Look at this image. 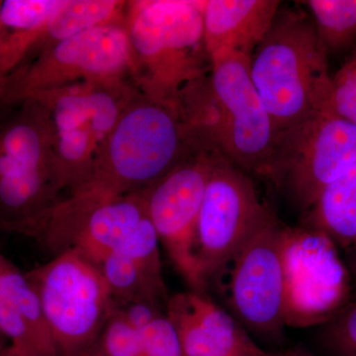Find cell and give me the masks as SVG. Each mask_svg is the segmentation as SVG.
Masks as SVG:
<instances>
[{"label":"cell","mask_w":356,"mask_h":356,"mask_svg":"<svg viewBox=\"0 0 356 356\" xmlns=\"http://www.w3.org/2000/svg\"><path fill=\"white\" fill-rule=\"evenodd\" d=\"M129 76L133 79L132 53L122 19L35 51L0 83V104L83 81H128Z\"/></svg>","instance_id":"cell-9"},{"label":"cell","mask_w":356,"mask_h":356,"mask_svg":"<svg viewBox=\"0 0 356 356\" xmlns=\"http://www.w3.org/2000/svg\"><path fill=\"white\" fill-rule=\"evenodd\" d=\"M2 334H0V355H1L2 351L6 350V346H4L3 341L1 339Z\"/></svg>","instance_id":"cell-30"},{"label":"cell","mask_w":356,"mask_h":356,"mask_svg":"<svg viewBox=\"0 0 356 356\" xmlns=\"http://www.w3.org/2000/svg\"><path fill=\"white\" fill-rule=\"evenodd\" d=\"M41 302L56 356H88L114 311L99 268L69 248L26 274Z\"/></svg>","instance_id":"cell-7"},{"label":"cell","mask_w":356,"mask_h":356,"mask_svg":"<svg viewBox=\"0 0 356 356\" xmlns=\"http://www.w3.org/2000/svg\"><path fill=\"white\" fill-rule=\"evenodd\" d=\"M283 227L270 211L218 273H229L227 297L234 317L267 339H277L285 327Z\"/></svg>","instance_id":"cell-10"},{"label":"cell","mask_w":356,"mask_h":356,"mask_svg":"<svg viewBox=\"0 0 356 356\" xmlns=\"http://www.w3.org/2000/svg\"><path fill=\"white\" fill-rule=\"evenodd\" d=\"M0 299L24 320L41 348L56 356L41 302L27 275L0 252Z\"/></svg>","instance_id":"cell-19"},{"label":"cell","mask_w":356,"mask_h":356,"mask_svg":"<svg viewBox=\"0 0 356 356\" xmlns=\"http://www.w3.org/2000/svg\"><path fill=\"white\" fill-rule=\"evenodd\" d=\"M266 356H317V355H314V353H310V351L305 350V348H291V350L282 351V353H266Z\"/></svg>","instance_id":"cell-28"},{"label":"cell","mask_w":356,"mask_h":356,"mask_svg":"<svg viewBox=\"0 0 356 356\" xmlns=\"http://www.w3.org/2000/svg\"><path fill=\"white\" fill-rule=\"evenodd\" d=\"M270 211L248 173L215 154L196 229V257L208 286Z\"/></svg>","instance_id":"cell-11"},{"label":"cell","mask_w":356,"mask_h":356,"mask_svg":"<svg viewBox=\"0 0 356 356\" xmlns=\"http://www.w3.org/2000/svg\"><path fill=\"white\" fill-rule=\"evenodd\" d=\"M327 105L337 116L356 126V47L331 76Z\"/></svg>","instance_id":"cell-24"},{"label":"cell","mask_w":356,"mask_h":356,"mask_svg":"<svg viewBox=\"0 0 356 356\" xmlns=\"http://www.w3.org/2000/svg\"><path fill=\"white\" fill-rule=\"evenodd\" d=\"M281 4L278 0H206L204 40L211 62L231 54L250 57Z\"/></svg>","instance_id":"cell-15"},{"label":"cell","mask_w":356,"mask_h":356,"mask_svg":"<svg viewBox=\"0 0 356 356\" xmlns=\"http://www.w3.org/2000/svg\"><path fill=\"white\" fill-rule=\"evenodd\" d=\"M334 247L310 227H283L285 325L309 327L343 309L348 283Z\"/></svg>","instance_id":"cell-12"},{"label":"cell","mask_w":356,"mask_h":356,"mask_svg":"<svg viewBox=\"0 0 356 356\" xmlns=\"http://www.w3.org/2000/svg\"><path fill=\"white\" fill-rule=\"evenodd\" d=\"M0 2H1V1H0Z\"/></svg>","instance_id":"cell-33"},{"label":"cell","mask_w":356,"mask_h":356,"mask_svg":"<svg viewBox=\"0 0 356 356\" xmlns=\"http://www.w3.org/2000/svg\"><path fill=\"white\" fill-rule=\"evenodd\" d=\"M88 356H144L140 332L114 309Z\"/></svg>","instance_id":"cell-22"},{"label":"cell","mask_w":356,"mask_h":356,"mask_svg":"<svg viewBox=\"0 0 356 356\" xmlns=\"http://www.w3.org/2000/svg\"><path fill=\"white\" fill-rule=\"evenodd\" d=\"M58 4V0L0 2V83L37 48Z\"/></svg>","instance_id":"cell-16"},{"label":"cell","mask_w":356,"mask_h":356,"mask_svg":"<svg viewBox=\"0 0 356 356\" xmlns=\"http://www.w3.org/2000/svg\"><path fill=\"white\" fill-rule=\"evenodd\" d=\"M298 3L310 14L327 57L355 48L356 0H306Z\"/></svg>","instance_id":"cell-21"},{"label":"cell","mask_w":356,"mask_h":356,"mask_svg":"<svg viewBox=\"0 0 356 356\" xmlns=\"http://www.w3.org/2000/svg\"><path fill=\"white\" fill-rule=\"evenodd\" d=\"M0 356H35L31 355H28V353H22V351L16 350L13 346H7L6 350L2 351L1 355Z\"/></svg>","instance_id":"cell-29"},{"label":"cell","mask_w":356,"mask_h":356,"mask_svg":"<svg viewBox=\"0 0 356 356\" xmlns=\"http://www.w3.org/2000/svg\"><path fill=\"white\" fill-rule=\"evenodd\" d=\"M245 356H252V355H245Z\"/></svg>","instance_id":"cell-32"},{"label":"cell","mask_w":356,"mask_h":356,"mask_svg":"<svg viewBox=\"0 0 356 356\" xmlns=\"http://www.w3.org/2000/svg\"><path fill=\"white\" fill-rule=\"evenodd\" d=\"M205 0L128 1L126 29L135 86L177 109L180 91L209 74L203 30Z\"/></svg>","instance_id":"cell-4"},{"label":"cell","mask_w":356,"mask_h":356,"mask_svg":"<svg viewBox=\"0 0 356 356\" xmlns=\"http://www.w3.org/2000/svg\"><path fill=\"white\" fill-rule=\"evenodd\" d=\"M138 91L128 81H83L30 97L46 112L63 191L72 193L88 184L110 134Z\"/></svg>","instance_id":"cell-6"},{"label":"cell","mask_w":356,"mask_h":356,"mask_svg":"<svg viewBox=\"0 0 356 356\" xmlns=\"http://www.w3.org/2000/svg\"><path fill=\"white\" fill-rule=\"evenodd\" d=\"M250 74L276 135L327 106V55L305 8L281 4L250 57Z\"/></svg>","instance_id":"cell-2"},{"label":"cell","mask_w":356,"mask_h":356,"mask_svg":"<svg viewBox=\"0 0 356 356\" xmlns=\"http://www.w3.org/2000/svg\"><path fill=\"white\" fill-rule=\"evenodd\" d=\"M180 118L201 149L247 173L264 175L275 130L250 74V57L222 56L209 74L178 95Z\"/></svg>","instance_id":"cell-1"},{"label":"cell","mask_w":356,"mask_h":356,"mask_svg":"<svg viewBox=\"0 0 356 356\" xmlns=\"http://www.w3.org/2000/svg\"><path fill=\"white\" fill-rule=\"evenodd\" d=\"M215 154L199 151L145 192L147 214L173 267L193 291L205 293L196 229Z\"/></svg>","instance_id":"cell-13"},{"label":"cell","mask_w":356,"mask_h":356,"mask_svg":"<svg viewBox=\"0 0 356 356\" xmlns=\"http://www.w3.org/2000/svg\"><path fill=\"white\" fill-rule=\"evenodd\" d=\"M159 302L153 300H136L128 303L114 305V309L137 331L144 329L154 318L163 315Z\"/></svg>","instance_id":"cell-27"},{"label":"cell","mask_w":356,"mask_h":356,"mask_svg":"<svg viewBox=\"0 0 356 356\" xmlns=\"http://www.w3.org/2000/svg\"><path fill=\"white\" fill-rule=\"evenodd\" d=\"M62 192L43 106L33 98L0 104V229L17 233Z\"/></svg>","instance_id":"cell-5"},{"label":"cell","mask_w":356,"mask_h":356,"mask_svg":"<svg viewBox=\"0 0 356 356\" xmlns=\"http://www.w3.org/2000/svg\"><path fill=\"white\" fill-rule=\"evenodd\" d=\"M322 339L332 356H356V300L327 321Z\"/></svg>","instance_id":"cell-25"},{"label":"cell","mask_w":356,"mask_h":356,"mask_svg":"<svg viewBox=\"0 0 356 356\" xmlns=\"http://www.w3.org/2000/svg\"><path fill=\"white\" fill-rule=\"evenodd\" d=\"M199 151L203 149L178 110L139 90L110 134L92 177L76 191L109 196L145 193Z\"/></svg>","instance_id":"cell-3"},{"label":"cell","mask_w":356,"mask_h":356,"mask_svg":"<svg viewBox=\"0 0 356 356\" xmlns=\"http://www.w3.org/2000/svg\"><path fill=\"white\" fill-rule=\"evenodd\" d=\"M356 163V126L329 108L276 135L264 175L301 212Z\"/></svg>","instance_id":"cell-8"},{"label":"cell","mask_w":356,"mask_h":356,"mask_svg":"<svg viewBox=\"0 0 356 356\" xmlns=\"http://www.w3.org/2000/svg\"><path fill=\"white\" fill-rule=\"evenodd\" d=\"M306 215V226L327 236L336 245L356 242V163L327 185Z\"/></svg>","instance_id":"cell-17"},{"label":"cell","mask_w":356,"mask_h":356,"mask_svg":"<svg viewBox=\"0 0 356 356\" xmlns=\"http://www.w3.org/2000/svg\"><path fill=\"white\" fill-rule=\"evenodd\" d=\"M139 332L144 356H184L177 329L165 314Z\"/></svg>","instance_id":"cell-26"},{"label":"cell","mask_w":356,"mask_h":356,"mask_svg":"<svg viewBox=\"0 0 356 356\" xmlns=\"http://www.w3.org/2000/svg\"><path fill=\"white\" fill-rule=\"evenodd\" d=\"M159 243L158 233L147 216L129 234L115 252L126 255L151 275L163 280Z\"/></svg>","instance_id":"cell-23"},{"label":"cell","mask_w":356,"mask_h":356,"mask_svg":"<svg viewBox=\"0 0 356 356\" xmlns=\"http://www.w3.org/2000/svg\"><path fill=\"white\" fill-rule=\"evenodd\" d=\"M97 266L113 299L114 305L136 300L159 302L165 298V281L151 275L126 255L112 252Z\"/></svg>","instance_id":"cell-20"},{"label":"cell","mask_w":356,"mask_h":356,"mask_svg":"<svg viewBox=\"0 0 356 356\" xmlns=\"http://www.w3.org/2000/svg\"><path fill=\"white\" fill-rule=\"evenodd\" d=\"M353 255H355V268H356V242L355 243V245H353Z\"/></svg>","instance_id":"cell-31"},{"label":"cell","mask_w":356,"mask_h":356,"mask_svg":"<svg viewBox=\"0 0 356 356\" xmlns=\"http://www.w3.org/2000/svg\"><path fill=\"white\" fill-rule=\"evenodd\" d=\"M127 2L117 0H58L35 51L115 21L125 19Z\"/></svg>","instance_id":"cell-18"},{"label":"cell","mask_w":356,"mask_h":356,"mask_svg":"<svg viewBox=\"0 0 356 356\" xmlns=\"http://www.w3.org/2000/svg\"><path fill=\"white\" fill-rule=\"evenodd\" d=\"M165 315L177 329L184 356H266L235 317L205 293L173 295L166 300Z\"/></svg>","instance_id":"cell-14"}]
</instances>
